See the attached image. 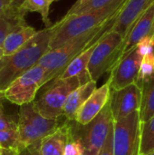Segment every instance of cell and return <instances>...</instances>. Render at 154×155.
<instances>
[{
    "label": "cell",
    "instance_id": "27",
    "mask_svg": "<svg viewBox=\"0 0 154 155\" xmlns=\"http://www.w3.org/2000/svg\"><path fill=\"white\" fill-rule=\"evenodd\" d=\"M6 100L4 92H0V130L5 129H16L17 122L13 117L6 114L4 107V101Z\"/></svg>",
    "mask_w": 154,
    "mask_h": 155
},
{
    "label": "cell",
    "instance_id": "16",
    "mask_svg": "<svg viewBox=\"0 0 154 155\" xmlns=\"http://www.w3.org/2000/svg\"><path fill=\"white\" fill-rule=\"evenodd\" d=\"M96 89V82L89 81L74 90L66 99L64 106V116L68 121H75L76 114L80 107L90 97Z\"/></svg>",
    "mask_w": 154,
    "mask_h": 155
},
{
    "label": "cell",
    "instance_id": "8",
    "mask_svg": "<svg viewBox=\"0 0 154 155\" xmlns=\"http://www.w3.org/2000/svg\"><path fill=\"white\" fill-rule=\"evenodd\" d=\"M141 125L139 111L113 121V155H140Z\"/></svg>",
    "mask_w": 154,
    "mask_h": 155
},
{
    "label": "cell",
    "instance_id": "34",
    "mask_svg": "<svg viewBox=\"0 0 154 155\" xmlns=\"http://www.w3.org/2000/svg\"><path fill=\"white\" fill-rule=\"evenodd\" d=\"M143 155H154V152H152V153H147V154H143Z\"/></svg>",
    "mask_w": 154,
    "mask_h": 155
},
{
    "label": "cell",
    "instance_id": "31",
    "mask_svg": "<svg viewBox=\"0 0 154 155\" xmlns=\"http://www.w3.org/2000/svg\"><path fill=\"white\" fill-rule=\"evenodd\" d=\"M1 155H19V151L15 149H5L2 148Z\"/></svg>",
    "mask_w": 154,
    "mask_h": 155
},
{
    "label": "cell",
    "instance_id": "6",
    "mask_svg": "<svg viewBox=\"0 0 154 155\" xmlns=\"http://www.w3.org/2000/svg\"><path fill=\"white\" fill-rule=\"evenodd\" d=\"M19 107L17 131L21 149L41 143L44 137L54 133L61 125L59 119H47L41 115L34 109L33 103Z\"/></svg>",
    "mask_w": 154,
    "mask_h": 155
},
{
    "label": "cell",
    "instance_id": "5",
    "mask_svg": "<svg viewBox=\"0 0 154 155\" xmlns=\"http://www.w3.org/2000/svg\"><path fill=\"white\" fill-rule=\"evenodd\" d=\"M86 83L78 76L70 79H54L48 85L40 97L33 102L34 109L47 119L58 120L64 116V106L69 94Z\"/></svg>",
    "mask_w": 154,
    "mask_h": 155
},
{
    "label": "cell",
    "instance_id": "18",
    "mask_svg": "<svg viewBox=\"0 0 154 155\" xmlns=\"http://www.w3.org/2000/svg\"><path fill=\"white\" fill-rule=\"evenodd\" d=\"M97 41L94 42L90 46H88L80 54H78L67 65V67L62 73V74L59 75L55 79L65 80V79H70V78L78 76V77L82 78L84 83H88L89 81H92V79L90 77V74L88 73L87 67H88V64H89L91 55L93 54V49H94V47H95V45L97 44Z\"/></svg>",
    "mask_w": 154,
    "mask_h": 155
},
{
    "label": "cell",
    "instance_id": "13",
    "mask_svg": "<svg viewBox=\"0 0 154 155\" xmlns=\"http://www.w3.org/2000/svg\"><path fill=\"white\" fill-rule=\"evenodd\" d=\"M111 92L112 89L107 82L96 88L78 110L75 122L81 125H86L92 122L109 103Z\"/></svg>",
    "mask_w": 154,
    "mask_h": 155
},
{
    "label": "cell",
    "instance_id": "29",
    "mask_svg": "<svg viewBox=\"0 0 154 155\" xmlns=\"http://www.w3.org/2000/svg\"><path fill=\"white\" fill-rule=\"evenodd\" d=\"M40 143H41L22 148L21 150H19V155H41L39 151Z\"/></svg>",
    "mask_w": 154,
    "mask_h": 155
},
{
    "label": "cell",
    "instance_id": "35",
    "mask_svg": "<svg viewBox=\"0 0 154 155\" xmlns=\"http://www.w3.org/2000/svg\"><path fill=\"white\" fill-rule=\"evenodd\" d=\"M49 1H50V2H51L52 4H53L54 2H55V1H58V0H49Z\"/></svg>",
    "mask_w": 154,
    "mask_h": 155
},
{
    "label": "cell",
    "instance_id": "25",
    "mask_svg": "<svg viewBox=\"0 0 154 155\" xmlns=\"http://www.w3.org/2000/svg\"><path fill=\"white\" fill-rule=\"evenodd\" d=\"M152 75H154V51L143 55L136 83L140 85L144 80L152 77Z\"/></svg>",
    "mask_w": 154,
    "mask_h": 155
},
{
    "label": "cell",
    "instance_id": "21",
    "mask_svg": "<svg viewBox=\"0 0 154 155\" xmlns=\"http://www.w3.org/2000/svg\"><path fill=\"white\" fill-rule=\"evenodd\" d=\"M52 3L49 0H25L21 9L25 12H36L40 14L45 27H51L53 24L49 18L50 6Z\"/></svg>",
    "mask_w": 154,
    "mask_h": 155
},
{
    "label": "cell",
    "instance_id": "1",
    "mask_svg": "<svg viewBox=\"0 0 154 155\" xmlns=\"http://www.w3.org/2000/svg\"><path fill=\"white\" fill-rule=\"evenodd\" d=\"M127 1L115 0L100 9L81 14H66L60 21L54 24L49 49H54L69 40L88 33L115 18Z\"/></svg>",
    "mask_w": 154,
    "mask_h": 155
},
{
    "label": "cell",
    "instance_id": "12",
    "mask_svg": "<svg viewBox=\"0 0 154 155\" xmlns=\"http://www.w3.org/2000/svg\"><path fill=\"white\" fill-rule=\"evenodd\" d=\"M154 0H128L113 23L110 30L116 31L125 39L139 17Z\"/></svg>",
    "mask_w": 154,
    "mask_h": 155
},
{
    "label": "cell",
    "instance_id": "14",
    "mask_svg": "<svg viewBox=\"0 0 154 155\" xmlns=\"http://www.w3.org/2000/svg\"><path fill=\"white\" fill-rule=\"evenodd\" d=\"M152 35H154V2L139 17L124 39L122 57L136 46L142 39Z\"/></svg>",
    "mask_w": 154,
    "mask_h": 155
},
{
    "label": "cell",
    "instance_id": "7",
    "mask_svg": "<svg viewBox=\"0 0 154 155\" xmlns=\"http://www.w3.org/2000/svg\"><path fill=\"white\" fill-rule=\"evenodd\" d=\"M74 123V121L71 122L73 133L83 143L84 147V155H98L107 138L111 125L113 123L110 103L88 124L81 125L77 123L76 126Z\"/></svg>",
    "mask_w": 154,
    "mask_h": 155
},
{
    "label": "cell",
    "instance_id": "17",
    "mask_svg": "<svg viewBox=\"0 0 154 155\" xmlns=\"http://www.w3.org/2000/svg\"><path fill=\"white\" fill-rule=\"evenodd\" d=\"M38 31L33 26L23 23L15 26L5 38L2 47L5 56H9L22 48L27 42H29Z\"/></svg>",
    "mask_w": 154,
    "mask_h": 155
},
{
    "label": "cell",
    "instance_id": "33",
    "mask_svg": "<svg viewBox=\"0 0 154 155\" xmlns=\"http://www.w3.org/2000/svg\"><path fill=\"white\" fill-rule=\"evenodd\" d=\"M4 58H5L4 50H3V47H2V46H0V68H1V65H2V63H3Z\"/></svg>",
    "mask_w": 154,
    "mask_h": 155
},
{
    "label": "cell",
    "instance_id": "28",
    "mask_svg": "<svg viewBox=\"0 0 154 155\" xmlns=\"http://www.w3.org/2000/svg\"><path fill=\"white\" fill-rule=\"evenodd\" d=\"M98 155H113V123L111 125L107 138Z\"/></svg>",
    "mask_w": 154,
    "mask_h": 155
},
{
    "label": "cell",
    "instance_id": "26",
    "mask_svg": "<svg viewBox=\"0 0 154 155\" xmlns=\"http://www.w3.org/2000/svg\"><path fill=\"white\" fill-rule=\"evenodd\" d=\"M72 121H70L71 124V131L68 138V142L65 145L64 155H84V147L83 145L82 141L79 137H77L74 133L72 129Z\"/></svg>",
    "mask_w": 154,
    "mask_h": 155
},
{
    "label": "cell",
    "instance_id": "22",
    "mask_svg": "<svg viewBox=\"0 0 154 155\" xmlns=\"http://www.w3.org/2000/svg\"><path fill=\"white\" fill-rule=\"evenodd\" d=\"M154 152V116L141 125L140 155Z\"/></svg>",
    "mask_w": 154,
    "mask_h": 155
},
{
    "label": "cell",
    "instance_id": "20",
    "mask_svg": "<svg viewBox=\"0 0 154 155\" xmlns=\"http://www.w3.org/2000/svg\"><path fill=\"white\" fill-rule=\"evenodd\" d=\"M25 14L21 8L12 6L5 15H0V46L3 45L5 38L15 26L25 23Z\"/></svg>",
    "mask_w": 154,
    "mask_h": 155
},
{
    "label": "cell",
    "instance_id": "36",
    "mask_svg": "<svg viewBox=\"0 0 154 155\" xmlns=\"http://www.w3.org/2000/svg\"><path fill=\"white\" fill-rule=\"evenodd\" d=\"M82 1H84V0H76V2L78 3V2H82Z\"/></svg>",
    "mask_w": 154,
    "mask_h": 155
},
{
    "label": "cell",
    "instance_id": "11",
    "mask_svg": "<svg viewBox=\"0 0 154 155\" xmlns=\"http://www.w3.org/2000/svg\"><path fill=\"white\" fill-rule=\"evenodd\" d=\"M109 103L113 120L121 121L134 112L140 111L142 87L137 83H133L123 89L112 90Z\"/></svg>",
    "mask_w": 154,
    "mask_h": 155
},
{
    "label": "cell",
    "instance_id": "9",
    "mask_svg": "<svg viewBox=\"0 0 154 155\" xmlns=\"http://www.w3.org/2000/svg\"><path fill=\"white\" fill-rule=\"evenodd\" d=\"M44 75L45 70L36 64L16 78L4 91L5 99L18 106L33 103L38 90L44 86Z\"/></svg>",
    "mask_w": 154,
    "mask_h": 155
},
{
    "label": "cell",
    "instance_id": "24",
    "mask_svg": "<svg viewBox=\"0 0 154 155\" xmlns=\"http://www.w3.org/2000/svg\"><path fill=\"white\" fill-rule=\"evenodd\" d=\"M0 147L5 149H15L18 151L21 149L17 128L0 130Z\"/></svg>",
    "mask_w": 154,
    "mask_h": 155
},
{
    "label": "cell",
    "instance_id": "30",
    "mask_svg": "<svg viewBox=\"0 0 154 155\" xmlns=\"http://www.w3.org/2000/svg\"><path fill=\"white\" fill-rule=\"evenodd\" d=\"M12 7V0H0V15H5Z\"/></svg>",
    "mask_w": 154,
    "mask_h": 155
},
{
    "label": "cell",
    "instance_id": "10",
    "mask_svg": "<svg viewBox=\"0 0 154 155\" xmlns=\"http://www.w3.org/2000/svg\"><path fill=\"white\" fill-rule=\"evenodd\" d=\"M143 57V53L137 45L117 62L107 81L112 90L117 91L137 82Z\"/></svg>",
    "mask_w": 154,
    "mask_h": 155
},
{
    "label": "cell",
    "instance_id": "15",
    "mask_svg": "<svg viewBox=\"0 0 154 155\" xmlns=\"http://www.w3.org/2000/svg\"><path fill=\"white\" fill-rule=\"evenodd\" d=\"M71 131L70 121L61 124L54 133L44 137L40 143L41 155H64Z\"/></svg>",
    "mask_w": 154,
    "mask_h": 155
},
{
    "label": "cell",
    "instance_id": "23",
    "mask_svg": "<svg viewBox=\"0 0 154 155\" xmlns=\"http://www.w3.org/2000/svg\"><path fill=\"white\" fill-rule=\"evenodd\" d=\"M115 0H84L82 2H75L69 11L66 13L67 15H74V14H81L86 13L93 10L100 9L104 7L105 5L114 2Z\"/></svg>",
    "mask_w": 154,
    "mask_h": 155
},
{
    "label": "cell",
    "instance_id": "2",
    "mask_svg": "<svg viewBox=\"0 0 154 155\" xmlns=\"http://www.w3.org/2000/svg\"><path fill=\"white\" fill-rule=\"evenodd\" d=\"M54 25L45 27L27 42L17 52L5 56L0 68V92H4L16 78L35 66L49 50Z\"/></svg>",
    "mask_w": 154,
    "mask_h": 155
},
{
    "label": "cell",
    "instance_id": "37",
    "mask_svg": "<svg viewBox=\"0 0 154 155\" xmlns=\"http://www.w3.org/2000/svg\"><path fill=\"white\" fill-rule=\"evenodd\" d=\"M1 152H2V148L0 147V155H1Z\"/></svg>",
    "mask_w": 154,
    "mask_h": 155
},
{
    "label": "cell",
    "instance_id": "19",
    "mask_svg": "<svg viewBox=\"0 0 154 155\" xmlns=\"http://www.w3.org/2000/svg\"><path fill=\"white\" fill-rule=\"evenodd\" d=\"M142 87V103L139 111L141 123H145L154 116V75L144 80Z\"/></svg>",
    "mask_w": 154,
    "mask_h": 155
},
{
    "label": "cell",
    "instance_id": "4",
    "mask_svg": "<svg viewBox=\"0 0 154 155\" xmlns=\"http://www.w3.org/2000/svg\"><path fill=\"white\" fill-rule=\"evenodd\" d=\"M124 38L110 28L97 41L89 64L88 73L93 81L97 82L104 74L110 73L121 59L123 52Z\"/></svg>",
    "mask_w": 154,
    "mask_h": 155
},
{
    "label": "cell",
    "instance_id": "32",
    "mask_svg": "<svg viewBox=\"0 0 154 155\" xmlns=\"http://www.w3.org/2000/svg\"><path fill=\"white\" fill-rule=\"evenodd\" d=\"M25 0H12V6L15 8H21Z\"/></svg>",
    "mask_w": 154,
    "mask_h": 155
},
{
    "label": "cell",
    "instance_id": "3",
    "mask_svg": "<svg viewBox=\"0 0 154 155\" xmlns=\"http://www.w3.org/2000/svg\"><path fill=\"white\" fill-rule=\"evenodd\" d=\"M115 18L109 20L103 25L88 33L69 40L65 44L54 49H49L37 64L45 70L44 85L61 75L67 65L78 54H80L94 42L99 40L102 35L112 26Z\"/></svg>",
    "mask_w": 154,
    "mask_h": 155
}]
</instances>
